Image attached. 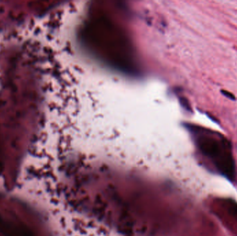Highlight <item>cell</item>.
I'll use <instances>...</instances> for the list:
<instances>
[{
    "instance_id": "cell-1",
    "label": "cell",
    "mask_w": 237,
    "mask_h": 236,
    "mask_svg": "<svg viewBox=\"0 0 237 236\" xmlns=\"http://www.w3.org/2000/svg\"><path fill=\"white\" fill-rule=\"evenodd\" d=\"M192 129L196 134V144L202 155L209 159L220 174L234 180L236 170L230 141L219 133L205 128L197 127Z\"/></svg>"
},
{
    "instance_id": "cell-2",
    "label": "cell",
    "mask_w": 237,
    "mask_h": 236,
    "mask_svg": "<svg viewBox=\"0 0 237 236\" xmlns=\"http://www.w3.org/2000/svg\"><path fill=\"white\" fill-rule=\"evenodd\" d=\"M218 214L220 218L228 226L235 225L237 224V204L233 201L228 199L221 200L218 203Z\"/></svg>"
},
{
    "instance_id": "cell-3",
    "label": "cell",
    "mask_w": 237,
    "mask_h": 236,
    "mask_svg": "<svg viewBox=\"0 0 237 236\" xmlns=\"http://www.w3.org/2000/svg\"><path fill=\"white\" fill-rule=\"evenodd\" d=\"M220 92L222 93L223 95L225 96V97H227L228 98H229V99L232 100H236V98H235V96H234V94H232V93L229 92H228V91H226V90H221V91H220Z\"/></svg>"
}]
</instances>
